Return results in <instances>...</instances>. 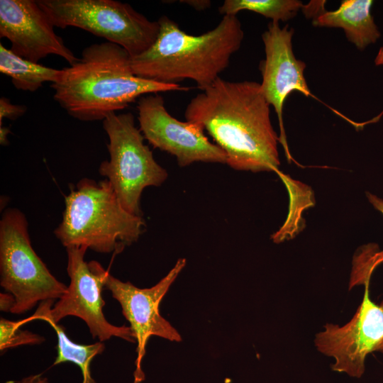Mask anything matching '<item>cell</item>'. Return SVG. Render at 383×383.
I'll list each match as a JSON object with an SVG mask.
<instances>
[{
	"label": "cell",
	"instance_id": "cell-17",
	"mask_svg": "<svg viewBox=\"0 0 383 383\" xmlns=\"http://www.w3.org/2000/svg\"><path fill=\"white\" fill-rule=\"evenodd\" d=\"M304 6L299 0H226L218 10L223 16L250 11L279 22L293 18Z\"/></svg>",
	"mask_w": 383,
	"mask_h": 383
},
{
	"label": "cell",
	"instance_id": "cell-15",
	"mask_svg": "<svg viewBox=\"0 0 383 383\" xmlns=\"http://www.w3.org/2000/svg\"><path fill=\"white\" fill-rule=\"evenodd\" d=\"M0 72L11 77L16 89L35 91L45 82H55L62 70L26 60L1 43Z\"/></svg>",
	"mask_w": 383,
	"mask_h": 383
},
{
	"label": "cell",
	"instance_id": "cell-23",
	"mask_svg": "<svg viewBox=\"0 0 383 383\" xmlns=\"http://www.w3.org/2000/svg\"><path fill=\"white\" fill-rule=\"evenodd\" d=\"M10 133L11 131L9 127L0 126V143L1 145H7L9 144L7 136Z\"/></svg>",
	"mask_w": 383,
	"mask_h": 383
},
{
	"label": "cell",
	"instance_id": "cell-1",
	"mask_svg": "<svg viewBox=\"0 0 383 383\" xmlns=\"http://www.w3.org/2000/svg\"><path fill=\"white\" fill-rule=\"evenodd\" d=\"M270 107L260 83L218 77L190 100L184 117L203 127L225 152L231 168L280 174L279 138Z\"/></svg>",
	"mask_w": 383,
	"mask_h": 383
},
{
	"label": "cell",
	"instance_id": "cell-21",
	"mask_svg": "<svg viewBox=\"0 0 383 383\" xmlns=\"http://www.w3.org/2000/svg\"><path fill=\"white\" fill-rule=\"evenodd\" d=\"M179 2L188 4L197 11L205 10L211 6V1L207 0H184Z\"/></svg>",
	"mask_w": 383,
	"mask_h": 383
},
{
	"label": "cell",
	"instance_id": "cell-13",
	"mask_svg": "<svg viewBox=\"0 0 383 383\" xmlns=\"http://www.w3.org/2000/svg\"><path fill=\"white\" fill-rule=\"evenodd\" d=\"M54 27L37 1L0 0V36L10 41L13 53L35 63L55 55L72 65L79 57L55 33Z\"/></svg>",
	"mask_w": 383,
	"mask_h": 383
},
{
	"label": "cell",
	"instance_id": "cell-19",
	"mask_svg": "<svg viewBox=\"0 0 383 383\" xmlns=\"http://www.w3.org/2000/svg\"><path fill=\"white\" fill-rule=\"evenodd\" d=\"M27 111L25 105L13 104L10 100L6 97L0 99V126L2 124L4 118L15 120L23 116Z\"/></svg>",
	"mask_w": 383,
	"mask_h": 383
},
{
	"label": "cell",
	"instance_id": "cell-10",
	"mask_svg": "<svg viewBox=\"0 0 383 383\" xmlns=\"http://www.w3.org/2000/svg\"><path fill=\"white\" fill-rule=\"evenodd\" d=\"M185 265L186 259H179L159 282L145 289L138 288L129 282H122L104 270V289L109 290L120 304L122 313L130 323L138 343L133 383H140L145 378L141 362L145 354L147 343L151 336H158L170 341L182 340L177 331L160 315L159 306Z\"/></svg>",
	"mask_w": 383,
	"mask_h": 383
},
{
	"label": "cell",
	"instance_id": "cell-20",
	"mask_svg": "<svg viewBox=\"0 0 383 383\" xmlns=\"http://www.w3.org/2000/svg\"><path fill=\"white\" fill-rule=\"evenodd\" d=\"M14 298L12 294H0V309L1 311L11 312L14 306Z\"/></svg>",
	"mask_w": 383,
	"mask_h": 383
},
{
	"label": "cell",
	"instance_id": "cell-11",
	"mask_svg": "<svg viewBox=\"0 0 383 383\" xmlns=\"http://www.w3.org/2000/svg\"><path fill=\"white\" fill-rule=\"evenodd\" d=\"M324 328L316 335L318 350L334 357L333 370L360 377L366 356L374 351L383 353V301L377 304L371 301L368 280L352 319L343 326L327 323Z\"/></svg>",
	"mask_w": 383,
	"mask_h": 383
},
{
	"label": "cell",
	"instance_id": "cell-22",
	"mask_svg": "<svg viewBox=\"0 0 383 383\" xmlns=\"http://www.w3.org/2000/svg\"><path fill=\"white\" fill-rule=\"evenodd\" d=\"M367 195L373 206L383 214V200L370 193H367Z\"/></svg>",
	"mask_w": 383,
	"mask_h": 383
},
{
	"label": "cell",
	"instance_id": "cell-18",
	"mask_svg": "<svg viewBox=\"0 0 383 383\" xmlns=\"http://www.w3.org/2000/svg\"><path fill=\"white\" fill-rule=\"evenodd\" d=\"M28 323L27 319L12 321L5 318L0 320V350L15 348L22 345L40 344L45 338L28 331L21 330V326Z\"/></svg>",
	"mask_w": 383,
	"mask_h": 383
},
{
	"label": "cell",
	"instance_id": "cell-14",
	"mask_svg": "<svg viewBox=\"0 0 383 383\" xmlns=\"http://www.w3.org/2000/svg\"><path fill=\"white\" fill-rule=\"evenodd\" d=\"M372 0H343L338 9L327 11L323 6L313 16L316 27L340 28L348 40L360 50L375 43L380 32L371 14Z\"/></svg>",
	"mask_w": 383,
	"mask_h": 383
},
{
	"label": "cell",
	"instance_id": "cell-16",
	"mask_svg": "<svg viewBox=\"0 0 383 383\" xmlns=\"http://www.w3.org/2000/svg\"><path fill=\"white\" fill-rule=\"evenodd\" d=\"M48 323L56 332L57 337V355L53 365L73 362L82 371V383H96L91 375L90 364L95 356L104 352L105 345L100 341L90 345L75 343L68 338L62 326L53 322Z\"/></svg>",
	"mask_w": 383,
	"mask_h": 383
},
{
	"label": "cell",
	"instance_id": "cell-9",
	"mask_svg": "<svg viewBox=\"0 0 383 383\" xmlns=\"http://www.w3.org/2000/svg\"><path fill=\"white\" fill-rule=\"evenodd\" d=\"M137 109L139 129L144 138L153 148L174 155L179 166L196 162L226 164V154L208 139L203 127L173 117L160 93L141 96Z\"/></svg>",
	"mask_w": 383,
	"mask_h": 383
},
{
	"label": "cell",
	"instance_id": "cell-8",
	"mask_svg": "<svg viewBox=\"0 0 383 383\" xmlns=\"http://www.w3.org/2000/svg\"><path fill=\"white\" fill-rule=\"evenodd\" d=\"M87 249L85 246L66 248L67 272L70 279L67 292L52 308L55 300L40 302L34 314L26 318L28 323L43 320L57 323L67 316H76L86 323L92 338H98L100 342L111 337L135 342L131 327L114 326L106 319L103 313L105 301L101 296L104 268L96 261H84Z\"/></svg>",
	"mask_w": 383,
	"mask_h": 383
},
{
	"label": "cell",
	"instance_id": "cell-2",
	"mask_svg": "<svg viewBox=\"0 0 383 383\" xmlns=\"http://www.w3.org/2000/svg\"><path fill=\"white\" fill-rule=\"evenodd\" d=\"M131 57L124 48L108 41L86 47L79 60L61 70L59 79L50 84L54 100L76 119L104 121L143 96L189 89L136 76Z\"/></svg>",
	"mask_w": 383,
	"mask_h": 383
},
{
	"label": "cell",
	"instance_id": "cell-5",
	"mask_svg": "<svg viewBox=\"0 0 383 383\" xmlns=\"http://www.w3.org/2000/svg\"><path fill=\"white\" fill-rule=\"evenodd\" d=\"M103 128L109 137V160L101 163L99 172L109 181L123 208L142 217L143 189L160 186L168 173L144 143V136L131 113L110 114L103 121Z\"/></svg>",
	"mask_w": 383,
	"mask_h": 383
},
{
	"label": "cell",
	"instance_id": "cell-12",
	"mask_svg": "<svg viewBox=\"0 0 383 383\" xmlns=\"http://www.w3.org/2000/svg\"><path fill=\"white\" fill-rule=\"evenodd\" d=\"M294 29L279 22L270 21L262 35L265 58L260 62L262 74L260 87L263 95L277 116L279 142L290 158L284 123L283 107L287 97L294 91L306 96L311 95L304 77L306 63L295 57L292 49Z\"/></svg>",
	"mask_w": 383,
	"mask_h": 383
},
{
	"label": "cell",
	"instance_id": "cell-4",
	"mask_svg": "<svg viewBox=\"0 0 383 383\" xmlns=\"http://www.w3.org/2000/svg\"><path fill=\"white\" fill-rule=\"evenodd\" d=\"M65 204L62 220L54 233L65 248L119 252L136 242L143 231V217L123 208L107 179H80L65 196Z\"/></svg>",
	"mask_w": 383,
	"mask_h": 383
},
{
	"label": "cell",
	"instance_id": "cell-7",
	"mask_svg": "<svg viewBox=\"0 0 383 383\" xmlns=\"http://www.w3.org/2000/svg\"><path fill=\"white\" fill-rule=\"evenodd\" d=\"M55 27H76L124 48L130 56L147 50L160 26L130 4L114 0H38Z\"/></svg>",
	"mask_w": 383,
	"mask_h": 383
},
{
	"label": "cell",
	"instance_id": "cell-3",
	"mask_svg": "<svg viewBox=\"0 0 383 383\" xmlns=\"http://www.w3.org/2000/svg\"><path fill=\"white\" fill-rule=\"evenodd\" d=\"M157 21L155 41L131 57V66L136 76L163 84L192 79L201 91L205 89L228 67L244 38L237 15L223 16L214 28L198 35L182 30L167 16Z\"/></svg>",
	"mask_w": 383,
	"mask_h": 383
},
{
	"label": "cell",
	"instance_id": "cell-6",
	"mask_svg": "<svg viewBox=\"0 0 383 383\" xmlns=\"http://www.w3.org/2000/svg\"><path fill=\"white\" fill-rule=\"evenodd\" d=\"M25 215L5 210L0 221V284L14 298L12 313L21 314L38 302L60 299L67 286L57 280L34 251Z\"/></svg>",
	"mask_w": 383,
	"mask_h": 383
}]
</instances>
